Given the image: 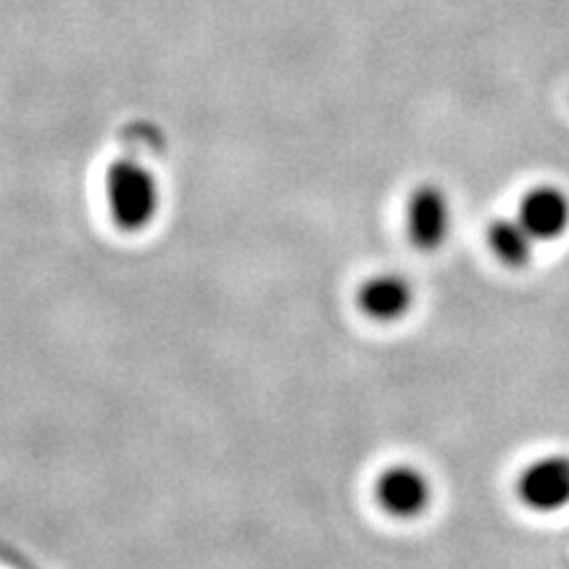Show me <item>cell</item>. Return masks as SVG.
<instances>
[{"label": "cell", "instance_id": "obj_1", "mask_svg": "<svg viewBox=\"0 0 569 569\" xmlns=\"http://www.w3.org/2000/svg\"><path fill=\"white\" fill-rule=\"evenodd\" d=\"M106 190H109L113 219L124 230H142L153 222L156 211H159V184H156L151 169H146L134 159L111 163Z\"/></svg>", "mask_w": 569, "mask_h": 569}, {"label": "cell", "instance_id": "obj_2", "mask_svg": "<svg viewBox=\"0 0 569 569\" xmlns=\"http://www.w3.org/2000/svg\"><path fill=\"white\" fill-rule=\"evenodd\" d=\"M409 238L419 251H436L446 243L451 227V206L438 184H419L407 209Z\"/></svg>", "mask_w": 569, "mask_h": 569}, {"label": "cell", "instance_id": "obj_3", "mask_svg": "<svg viewBox=\"0 0 569 569\" xmlns=\"http://www.w3.org/2000/svg\"><path fill=\"white\" fill-rule=\"evenodd\" d=\"M525 507L536 511L561 509L569 501V457H543L525 469L517 480Z\"/></svg>", "mask_w": 569, "mask_h": 569}, {"label": "cell", "instance_id": "obj_4", "mask_svg": "<svg viewBox=\"0 0 569 569\" xmlns=\"http://www.w3.org/2000/svg\"><path fill=\"white\" fill-rule=\"evenodd\" d=\"M519 222L532 240H553L569 224V198L553 184H538L519 201Z\"/></svg>", "mask_w": 569, "mask_h": 569}, {"label": "cell", "instance_id": "obj_5", "mask_svg": "<svg viewBox=\"0 0 569 569\" xmlns=\"http://www.w3.org/2000/svg\"><path fill=\"white\" fill-rule=\"evenodd\" d=\"M377 501L393 517H417L430 503V482L415 467H393L377 480Z\"/></svg>", "mask_w": 569, "mask_h": 569}, {"label": "cell", "instance_id": "obj_6", "mask_svg": "<svg viewBox=\"0 0 569 569\" xmlns=\"http://www.w3.org/2000/svg\"><path fill=\"white\" fill-rule=\"evenodd\" d=\"M415 293L411 284L398 274H377L359 290V306L367 317L377 322H393L409 311Z\"/></svg>", "mask_w": 569, "mask_h": 569}, {"label": "cell", "instance_id": "obj_7", "mask_svg": "<svg viewBox=\"0 0 569 569\" xmlns=\"http://www.w3.org/2000/svg\"><path fill=\"white\" fill-rule=\"evenodd\" d=\"M488 243L503 264L525 267L532 259V243L536 240L519 219H498V222L490 224Z\"/></svg>", "mask_w": 569, "mask_h": 569}]
</instances>
